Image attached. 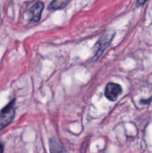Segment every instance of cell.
Listing matches in <instances>:
<instances>
[{
    "label": "cell",
    "instance_id": "cell-7",
    "mask_svg": "<svg viewBox=\"0 0 152 153\" xmlns=\"http://www.w3.org/2000/svg\"><path fill=\"white\" fill-rule=\"evenodd\" d=\"M148 0H138V1H137V5L138 6H142V5H143V4H145V3L146 2V1H147Z\"/></svg>",
    "mask_w": 152,
    "mask_h": 153
},
{
    "label": "cell",
    "instance_id": "cell-8",
    "mask_svg": "<svg viewBox=\"0 0 152 153\" xmlns=\"http://www.w3.org/2000/svg\"><path fill=\"white\" fill-rule=\"evenodd\" d=\"M4 151V146L1 143H0V153H2Z\"/></svg>",
    "mask_w": 152,
    "mask_h": 153
},
{
    "label": "cell",
    "instance_id": "cell-6",
    "mask_svg": "<svg viewBox=\"0 0 152 153\" xmlns=\"http://www.w3.org/2000/svg\"><path fill=\"white\" fill-rule=\"evenodd\" d=\"M69 1L70 0H53L49 4V9L53 10H61L66 7Z\"/></svg>",
    "mask_w": 152,
    "mask_h": 153
},
{
    "label": "cell",
    "instance_id": "cell-3",
    "mask_svg": "<svg viewBox=\"0 0 152 153\" xmlns=\"http://www.w3.org/2000/svg\"><path fill=\"white\" fill-rule=\"evenodd\" d=\"M122 93V88L120 85L113 82H109L105 87L104 95L108 100L115 102L117 100L119 96Z\"/></svg>",
    "mask_w": 152,
    "mask_h": 153
},
{
    "label": "cell",
    "instance_id": "cell-1",
    "mask_svg": "<svg viewBox=\"0 0 152 153\" xmlns=\"http://www.w3.org/2000/svg\"><path fill=\"white\" fill-rule=\"evenodd\" d=\"M114 34V31H105L100 37V38L94 46L93 50H92V59L94 61L98 60L103 55L104 51L109 47L113 40Z\"/></svg>",
    "mask_w": 152,
    "mask_h": 153
},
{
    "label": "cell",
    "instance_id": "cell-4",
    "mask_svg": "<svg viewBox=\"0 0 152 153\" xmlns=\"http://www.w3.org/2000/svg\"><path fill=\"white\" fill-rule=\"evenodd\" d=\"M43 8H44V4L40 1H37L33 4V6L30 9V13L31 15V22H37L40 20Z\"/></svg>",
    "mask_w": 152,
    "mask_h": 153
},
{
    "label": "cell",
    "instance_id": "cell-2",
    "mask_svg": "<svg viewBox=\"0 0 152 153\" xmlns=\"http://www.w3.org/2000/svg\"><path fill=\"white\" fill-rule=\"evenodd\" d=\"M15 101L13 100L1 110L0 113V131L13 121L15 117Z\"/></svg>",
    "mask_w": 152,
    "mask_h": 153
},
{
    "label": "cell",
    "instance_id": "cell-5",
    "mask_svg": "<svg viewBox=\"0 0 152 153\" xmlns=\"http://www.w3.org/2000/svg\"><path fill=\"white\" fill-rule=\"evenodd\" d=\"M49 150L51 153H68L65 146L56 137L49 140Z\"/></svg>",
    "mask_w": 152,
    "mask_h": 153
}]
</instances>
